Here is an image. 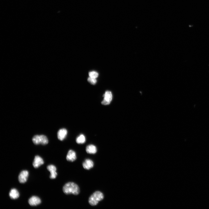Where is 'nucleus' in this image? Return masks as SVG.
I'll list each match as a JSON object with an SVG mask.
<instances>
[{
  "instance_id": "nucleus-1",
  "label": "nucleus",
  "mask_w": 209,
  "mask_h": 209,
  "mask_svg": "<svg viewBox=\"0 0 209 209\" xmlns=\"http://www.w3.org/2000/svg\"><path fill=\"white\" fill-rule=\"evenodd\" d=\"M63 190L66 194H72L75 195L78 194L80 191L78 185L72 182H69L66 183L63 187Z\"/></svg>"
},
{
  "instance_id": "nucleus-2",
  "label": "nucleus",
  "mask_w": 209,
  "mask_h": 209,
  "mask_svg": "<svg viewBox=\"0 0 209 209\" xmlns=\"http://www.w3.org/2000/svg\"><path fill=\"white\" fill-rule=\"evenodd\" d=\"M104 197V195L102 192L99 191H96L89 197V203L91 206H96L100 201L103 199Z\"/></svg>"
},
{
  "instance_id": "nucleus-3",
  "label": "nucleus",
  "mask_w": 209,
  "mask_h": 209,
  "mask_svg": "<svg viewBox=\"0 0 209 209\" xmlns=\"http://www.w3.org/2000/svg\"><path fill=\"white\" fill-rule=\"evenodd\" d=\"M32 141L33 143L36 145L41 144L44 145L48 143L47 137L44 135H35L33 137Z\"/></svg>"
},
{
  "instance_id": "nucleus-4",
  "label": "nucleus",
  "mask_w": 209,
  "mask_h": 209,
  "mask_svg": "<svg viewBox=\"0 0 209 209\" xmlns=\"http://www.w3.org/2000/svg\"><path fill=\"white\" fill-rule=\"evenodd\" d=\"M103 99L101 102L102 104L104 105L109 104L112 99L111 92L110 91H106L103 95Z\"/></svg>"
},
{
  "instance_id": "nucleus-5",
  "label": "nucleus",
  "mask_w": 209,
  "mask_h": 209,
  "mask_svg": "<svg viewBox=\"0 0 209 209\" xmlns=\"http://www.w3.org/2000/svg\"><path fill=\"white\" fill-rule=\"evenodd\" d=\"M28 176V172L27 170H23L19 174L18 176V180L21 183H24L27 180Z\"/></svg>"
},
{
  "instance_id": "nucleus-6",
  "label": "nucleus",
  "mask_w": 209,
  "mask_h": 209,
  "mask_svg": "<svg viewBox=\"0 0 209 209\" xmlns=\"http://www.w3.org/2000/svg\"><path fill=\"white\" fill-rule=\"evenodd\" d=\"M47 170L50 172L51 174L50 177L51 179H55L57 175L56 167L52 165H49L47 167Z\"/></svg>"
},
{
  "instance_id": "nucleus-7",
  "label": "nucleus",
  "mask_w": 209,
  "mask_h": 209,
  "mask_svg": "<svg viewBox=\"0 0 209 209\" xmlns=\"http://www.w3.org/2000/svg\"><path fill=\"white\" fill-rule=\"evenodd\" d=\"M28 202L30 205L34 206L40 204L41 203V200L38 197L33 196L29 199Z\"/></svg>"
},
{
  "instance_id": "nucleus-8",
  "label": "nucleus",
  "mask_w": 209,
  "mask_h": 209,
  "mask_svg": "<svg viewBox=\"0 0 209 209\" xmlns=\"http://www.w3.org/2000/svg\"><path fill=\"white\" fill-rule=\"evenodd\" d=\"M44 163V161L42 158L39 156H36L35 157L33 164L35 168H37Z\"/></svg>"
},
{
  "instance_id": "nucleus-9",
  "label": "nucleus",
  "mask_w": 209,
  "mask_h": 209,
  "mask_svg": "<svg viewBox=\"0 0 209 209\" xmlns=\"http://www.w3.org/2000/svg\"><path fill=\"white\" fill-rule=\"evenodd\" d=\"M76 155L75 152L72 150H69L66 156V159L68 161L73 162L76 159Z\"/></svg>"
},
{
  "instance_id": "nucleus-10",
  "label": "nucleus",
  "mask_w": 209,
  "mask_h": 209,
  "mask_svg": "<svg viewBox=\"0 0 209 209\" xmlns=\"http://www.w3.org/2000/svg\"><path fill=\"white\" fill-rule=\"evenodd\" d=\"M67 134V131L66 129L64 128L60 129L57 132V138L59 140H62L65 139Z\"/></svg>"
},
{
  "instance_id": "nucleus-11",
  "label": "nucleus",
  "mask_w": 209,
  "mask_h": 209,
  "mask_svg": "<svg viewBox=\"0 0 209 209\" xmlns=\"http://www.w3.org/2000/svg\"><path fill=\"white\" fill-rule=\"evenodd\" d=\"M94 165L93 162L89 159H86L82 163L83 168L86 170H89L92 168Z\"/></svg>"
},
{
  "instance_id": "nucleus-12",
  "label": "nucleus",
  "mask_w": 209,
  "mask_h": 209,
  "mask_svg": "<svg viewBox=\"0 0 209 209\" xmlns=\"http://www.w3.org/2000/svg\"><path fill=\"white\" fill-rule=\"evenodd\" d=\"M86 151L88 154H95L96 152L97 149L95 146L91 144L87 146L86 148Z\"/></svg>"
},
{
  "instance_id": "nucleus-13",
  "label": "nucleus",
  "mask_w": 209,
  "mask_h": 209,
  "mask_svg": "<svg viewBox=\"0 0 209 209\" xmlns=\"http://www.w3.org/2000/svg\"><path fill=\"white\" fill-rule=\"evenodd\" d=\"M9 195L12 199H16L19 196V193L17 190L15 188L12 189L10 192Z\"/></svg>"
},
{
  "instance_id": "nucleus-14",
  "label": "nucleus",
  "mask_w": 209,
  "mask_h": 209,
  "mask_svg": "<svg viewBox=\"0 0 209 209\" xmlns=\"http://www.w3.org/2000/svg\"><path fill=\"white\" fill-rule=\"evenodd\" d=\"M85 136L82 134L80 135L76 139V142L79 144H83L85 142Z\"/></svg>"
},
{
  "instance_id": "nucleus-15",
  "label": "nucleus",
  "mask_w": 209,
  "mask_h": 209,
  "mask_svg": "<svg viewBox=\"0 0 209 209\" xmlns=\"http://www.w3.org/2000/svg\"><path fill=\"white\" fill-rule=\"evenodd\" d=\"M89 77L96 78L98 75V73L95 71H91L89 73Z\"/></svg>"
},
{
  "instance_id": "nucleus-16",
  "label": "nucleus",
  "mask_w": 209,
  "mask_h": 209,
  "mask_svg": "<svg viewBox=\"0 0 209 209\" xmlns=\"http://www.w3.org/2000/svg\"><path fill=\"white\" fill-rule=\"evenodd\" d=\"M88 81L91 84H95L97 82L96 78H91L90 77L88 78Z\"/></svg>"
}]
</instances>
